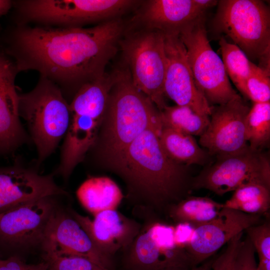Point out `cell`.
Returning <instances> with one entry per match:
<instances>
[{
  "mask_svg": "<svg viewBox=\"0 0 270 270\" xmlns=\"http://www.w3.org/2000/svg\"><path fill=\"white\" fill-rule=\"evenodd\" d=\"M122 30L115 19L90 28L21 24L9 34L4 50L19 72L36 70L62 88L82 86L105 74Z\"/></svg>",
  "mask_w": 270,
  "mask_h": 270,
  "instance_id": "cell-1",
  "label": "cell"
},
{
  "mask_svg": "<svg viewBox=\"0 0 270 270\" xmlns=\"http://www.w3.org/2000/svg\"><path fill=\"white\" fill-rule=\"evenodd\" d=\"M162 126L145 130L112 165L140 196V208L166 211L184 198L187 179L184 166L171 160L162 146Z\"/></svg>",
  "mask_w": 270,
  "mask_h": 270,
  "instance_id": "cell-2",
  "label": "cell"
},
{
  "mask_svg": "<svg viewBox=\"0 0 270 270\" xmlns=\"http://www.w3.org/2000/svg\"><path fill=\"white\" fill-rule=\"evenodd\" d=\"M102 134V152L112 164L148 128L161 123L160 111L133 85L126 72L114 74Z\"/></svg>",
  "mask_w": 270,
  "mask_h": 270,
  "instance_id": "cell-3",
  "label": "cell"
},
{
  "mask_svg": "<svg viewBox=\"0 0 270 270\" xmlns=\"http://www.w3.org/2000/svg\"><path fill=\"white\" fill-rule=\"evenodd\" d=\"M18 110L28 124L40 164L66 134L71 119L70 104L58 86L40 76L32 90L18 94Z\"/></svg>",
  "mask_w": 270,
  "mask_h": 270,
  "instance_id": "cell-4",
  "label": "cell"
},
{
  "mask_svg": "<svg viewBox=\"0 0 270 270\" xmlns=\"http://www.w3.org/2000/svg\"><path fill=\"white\" fill-rule=\"evenodd\" d=\"M212 26L260 66L270 69V10L260 0H218Z\"/></svg>",
  "mask_w": 270,
  "mask_h": 270,
  "instance_id": "cell-5",
  "label": "cell"
},
{
  "mask_svg": "<svg viewBox=\"0 0 270 270\" xmlns=\"http://www.w3.org/2000/svg\"><path fill=\"white\" fill-rule=\"evenodd\" d=\"M179 36L185 46L196 86L208 102L221 105L238 96L222 59L211 47L204 16L182 28Z\"/></svg>",
  "mask_w": 270,
  "mask_h": 270,
  "instance_id": "cell-6",
  "label": "cell"
},
{
  "mask_svg": "<svg viewBox=\"0 0 270 270\" xmlns=\"http://www.w3.org/2000/svg\"><path fill=\"white\" fill-rule=\"evenodd\" d=\"M137 2L130 0H24L13 2L26 22L78 27L112 18Z\"/></svg>",
  "mask_w": 270,
  "mask_h": 270,
  "instance_id": "cell-7",
  "label": "cell"
},
{
  "mask_svg": "<svg viewBox=\"0 0 270 270\" xmlns=\"http://www.w3.org/2000/svg\"><path fill=\"white\" fill-rule=\"evenodd\" d=\"M120 46L131 69L133 85L162 111L166 106L164 90L166 62L162 32L154 30L140 32L122 42Z\"/></svg>",
  "mask_w": 270,
  "mask_h": 270,
  "instance_id": "cell-8",
  "label": "cell"
},
{
  "mask_svg": "<svg viewBox=\"0 0 270 270\" xmlns=\"http://www.w3.org/2000/svg\"><path fill=\"white\" fill-rule=\"evenodd\" d=\"M250 182H259L270 188L268 155L248 146L240 152L217 158L215 163L193 180L191 187L222 196Z\"/></svg>",
  "mask_w": 270,
  "mask_h": 270,
  "instance_id": "cell-9",
  "label": "cell"
},
{
  "mask_svg": "<svg viewBox=\"0 0 270 270\" xmlns=\"http://www.w3.org/2000/svg\"><path fill=\"white\" fill-rule=\"evenodd\" d=\"M174 227L152 222L141 228L124 250L126 270H160L170 266H196L186 248L176 242Z\"/></svg>",
  "mask_w": 270,
  "mask_h": 270,
  "instance_id": "cell-10",
  "label": "cell"
},
{
  "mask_svg": "<svg viewBox=\"0 0 270 270\" xmlns=\"http://www.w3.org/2000/svg\"><path fill=\"white\" fill-rule=\"evenodd\" d=\"M54 198H44L0 213V248H42L48 224L58 207Z\"/></svg>",
  "mask_w": 270,
  "mask_h": 270,
  "instance_id": "cell-11",
  "label": "cell"
},
{
  "mask_svg": "<svg viewBox=\"0 0 270 270\" xmlns=\"http://www.w3.org/2000/svg\"><path fill=\"white\" fill-rule=\"evenodd\" d=\"M250 108L240 95L226 104L213 106L210 122L199 143L217 158L246 149V120Z\"/></svg>",
  "mask_w": 270,
  "mask_h": 270,
  "instance_id": "cell-12",
  "label": "cell"
},
{
  "mask_svg": "<svg viewBox=\"0 0 270 270\" xmlns=\"http://www.w3.org/2000/svg\"><path fill=\"white\" fill-rule=\"evenodd\" d=\"M162 32L166 62L164 95L176 105L189 107L198 114L210 116L213 106L196 86L179 32Z\"/></svg>",
  "mask_w": 270,
  "mask_h": 270,
  "instance_id": "cell-13",
  "label": "cell"
},
{
  "mask_svg": "<svg viewBox=\"0 0 270 270\" xmlns=\"http://www.w3.org/2000/svg\"><path fill=\"white\" fill-rule=\"evenodd\" d=\"M262 222V216L224 207L214 218L194 228L186 250L194 264L198 266L211 258L234 236Z\"/></svg>",
  "mask_w": 270,
  "mask_h": 270,
  "instance_id": "cell-14",
  "label": "cell"
},
{
  "mask_svg": "<svg viewBox=\"0 0 270 270\" xmlns=\"http://www.w3.org/2000/svg\"><path fill=\"white\" fill-rule=\"evenodd\" d=\"M42 250L43 256L65 254L82 256L113 270V259L102 253L69 212L58 206L48 224Z\"/></svg>",
  "mask_w": 270,
  "mask_h": 270,
  "instance_id": "cell-15",
  "label": "cell"
},
{
  "mask_svg": "<svg viewBox=\"0 0 270 270\" xmlns=\"http://www.w3.org/2000/svg\"><path fill=\"white\" fill-rule=\"evenodd\" d=\"M66 194L52 175L19 165L0 167V214L44 198Z\"/></svg>",
  "mask_w": 270,
  "mask_h": 270,
  "instance_id": "cell-16",
  "label": "cell"
},
{
  "mask_svg": "<svg viewBox=\"0 0 270 270\" xmlns=\"http://www.w3.org/2000/svg\"><path fill=\"white\" fill-rule=\"evenodd\" d=\"M69 212L90 237L96 248L112 259L119 250H124L141 228L134 220L116 210H106L96 215L93 220L72 210Z\"/></svg>",
  "mask_w": 270,
  "mask_h": 270,
  "instance_id": "cell-17",
  "label": "cell"
},
{
  "mask_svg": "<svg viewBox=\"0 0 270 270\" xmlns=\"http://www.w3.org/2000/svg\"><path fill=\"white\" fill-rule=\"evenodd\" d=\"M14 60L0 49V154L13 152L28 140L20 120Z\"/></svg>",
  "mask_w": 270,
  "mask_h": 270,
  "instance_id": "cell-18",
  "label": "cell"
},
{
  "mask_svg": "<svg viewBox=\"0 0 270 270\" xmlns=\"http://www.w3.org/2000/svg\"><path fill=\"white\" fill-rule=\"evenodd\" d=\"M102 122L87 114H71L56 174L64 178L70 176L76 166L82 160L88 150L96 143Z\"/></svg>",
  "mask_w": 270,
  "mask_h": 270,
  "instance_id": "cell-19",
  "label": "cell"
},
{
  "mask_svg": "<svg viewBox=\"0 0 270 270\" xmlns=\"http://www.w3.org/2000/svg\"><path fill=\"white\" fill-rule=\"evenodd\" d=\"M204 14L193 0H152L148 2L136 19L150 30L179 32Z\"/></svg>",
  "mask_w": 270,
  "mask_h": 270,
  "instance_id": "cell-20",
  "label": "cell"
},
{
  "mask_svg": "<svg viewBox=\"0 0 270 270\" xmlns=\"http://www.w3.org/2000/svg\"><path fill=\"white\" fill-rule=\"evenodd\" d=\"M114 82V74H106L84 83L70 104L71 114H84L104 120Z\"/></svg>",
  "mask_w": 270,
  "mask_h": 270,
  "instance_id": "cell-21",
  "label": "cell"
},
{
  "mask_svg": "<svg viewBox=\"0 0 270 270\" xmlns=\"http://www.w3.org/2000/svg\"><path fill=\"white\" fill-rule=\"evenodd\" d=\"M76 194L82 205L94 216L104 210H116L123 198L116 184L106 176L87 179Z\"/></svg>",
  "mask_w": 270,
  "mask_h": 270,
  "instance_id": "cell-22",
  "label": "cell"
},
{
  "mask_svg": "<svg viewBox=\"0 0 270 270\" xmlns=\"http://www.w3.org/2000/svg\"><path fill=\"white\" fill-rule=\"evenodd\" d=\"M159 138L166 154L177 164L202 166L208 160L209 154L192 136L162 126Z\"/></svg>",
  "mask_w": 270,
  "mask_h": 270,
  "instance_id": "cell-23",
  "label": "cell"
},
{
  "mask_svg": "<svg viewBox=\"0 0 270 270\" xmlns=\"http://www.w3.org/2000/svg\"><path fill=\"white\" fill-rule=\"evenodd\" d=\"M223 208V204L210 198L188 196L170 206L166 212L176 224L194 228L214 218Z\"/></svg>",
  "mask_w": 270,
  "mask_h": 270,
  "instance_id": "cell-24",
  "label": "cell"
},
{
  "mask_svg": "<svg viewBox=\"0 0 270 270\" xmlns=\"http://www.w3.org/2000/svg\"><path fill=\"white\" fill-rule=\"evenodd\" d=\"M223 206L248 214L268 216L270 208V188L259 182L244 184L234 191Z\"/></svg>",
  "mask_w": 270,
  "mask_h": 270,
  "instance_id": "cell-25",
  "label": "cell"
},
{
  "mask_svg": "<svg viewBox=\"0 0 270 270\" xmlns=\"http://www.w3.org/2000/svg\"><path fill=\"white\" fill-rule=\"evenodd\" d=\"M162 126L192 136H202L210 122V116L201 115L189 107L176 105L166 106L160 111Z\"/></svg>",
  "mask_w": 270,
  "mask_h": 270,
  "instance_id": "cell-26",
  "label": "cell"
},
{
  "mask_svg": "<svg viewBox=\"0 0 270 270\" xmlns=\"http://www.w3.org/2000/svg\"><path fill=\"white\" fill-rule=\"evenodd\" d=\"M219 44L226 74L235 86L244 95L246 84L252 72L253 62L236 45L222 36Z\"/></svg>",
  "mask_w": 270,
  "mask_h": 270,
  "instance_id": "cell-27",
  "label": "cell"
},
{
  "mask_svg": "<svg viewBox=\"0 0 270 270\" xmlns=\"http://www.w3.org/2000/svg\"><path fill=\"white\" fill-rule=\"evenodd\" d=\"M246 140L253 150H262L270 140V102L253 103L246 120Z\"/></svg>",
  "mask_w": 270,
  "mask_h": 270,
  "instance_id": "cell-28",
  "label": "cell"
},
{
  "mask_svg": "<svg viewBox=\"0 0 270 270\" xmlns=\"http://www.w3.org/2000/svg\"><path fill=\"white\" fill-rule=\"evenodd\" d=\"M244 96L253 103L270 102V70L253 64Z\"/></svg>",
  "mask_w": 270,
  "mask_h": 270,
  "instance_id": "cell-29",
  "label": "cell"
},
{
  "mask_svg": "<svg viewBox=\"0 0 270 270\" xmlns=\"http://www.w3.org/2000/svg\"><path fill=\"white\" fill-rule=\"evenodd\" d=\"M47 270H110L84 257L65 254L43 256Z\"/></svg>",
  "mask_w": 270,
  "mask_h": 270,
  "instance_id": "cell-30",
  "label": "cell"
},
{
  "mask_svg": "<svg viewBox=\"0 0 270 270\" xmlns=\"http://www.w3.org/2000/svg\"><path fill=\"white\" fill-rule=\"evenodd\" d=\"M244 231L258 256L270 259V222L267 220L250 226Z\"/></svg>",
  "mask_w": 270,
  "mask_h": 270,
  "instance_id": "cell-31",
  "label": "cell"
},
{
  "mask_svg": "<svg viewBox=\"0 0 270 270\" xmlns=\"http://www.w3.org/2000/svg\"><path fill=\"white\" fill-rule=\"evenodd\" d=\"M244 232L232 238L226 244L224 251L214 258L212 270H235L237 255L240 246Z\"/></svg>",
  "mask_w": 270,
  "mask_h": 270,
  "instance_id": "cell-32",
  "label": "cell"
},
{
  "mask_svg": "<svg viewBox=\"0 0 270 270\" xmlns=\"http://www.w3.org/2000/svg\"><path fill=\"white\" fill-rule=\"evenodd\" d=\"M255 250L246 236L242 240L236 260L235 270H258Z\"/></svg>",
  "mask_w": 270,
  "mask_h": 270,
  "instance_id": "cell-33",
  "label": "cell"
},
{
  "mask_svg": "<svg viewBox=\"0 0 270 270\" xmlns=\"http://www.w3.org/2000/svg\"><path fill=\"white\" fill-rule=\"evenodd\" d=\"M48 264L43 261L38 264H28L18 255H12L0 259V270H47Z\"/></svg>",
  "mask_w": 270,
  "mask_h": 270,
  "instance_id": "cell-34",
  "label": "cell"
},
{
  "mask_svg": "<svg viewBox=\"0 0 270 270\" xmlns=\"http://www.w3.org/2000/svg\"><path fill=\"white\" fill-rule=\"evenodd\" d=\"M214 258H210L196 266H170L160 270H212V266Z\"/></svg>",
  "mask_w": 270,
  "mask_h": 270,
  "instance_id": "cell-35",
  "label": "cell"
},
{
  "mask_svg": "<svg viewBox=\"0 0 270 270\" xmlns=\"http://www.w3.org/2000/svg\"><path fill=\"white\" fill-rule=\"evenodd\" d=\"M196 6L202 12L218 4V0H193Z\"/></svg>",
  "mask_w": 270,
  "mask_h": 270,
  "instance_id": "cell-36",
  "label": "cell"
},
{
  "mask_svg": "<svg viewBox=\"0 0 270 270\" xmlns=\"http://www.w3.org/2000/svg\"><path fill=\"white\" fill-rule=\"evenodd\" d=\"M13 6V2L9 0H0V17L6 14Z\"/></svg>",
  "mask_w": 270,
  "mask_h": 270,
  "instance_id": "cell-37",
  "label": "cell"
},
{
  "mask_svg": "<svg viewBox=\"0 0 270 270\" xmlns=\"http://www.w3.org/2000/svg\"><path fill=\"white\" fill-rule=\"evenodd\" d=\"M258 270H270V259L262 256H258Z\"/></svg>",
  "mask_w": 270,
  "mask_h": 270,
  "instance_id": "cell-38",
  "label": "cell"
}]
</instances>
